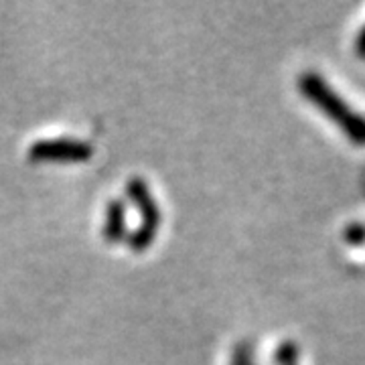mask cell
Returning <instances> with one entry per match:
<instances>
[{
	"label": "cell",
	"mask_w": 365,
	"mask_h": 365,
	"mask_svg": "<svg viewBox=\"0 0 365 365\" xmlns=\"http://www.w3.org/2000/svg\"><path fill=\"white\" fill-rule=\"evenodd\" d=\"M299 91L302 98L333 122L339 132L357 146H365V116L349 106L339 91L329 86L321 73L307 71L299 78Z\"/></svg>",
	"instance_id": "cell-1"
},
{
	"label": "cell",
	"mask_w": 365,
	"mask_h": 365,
	"mask_svg": "<svg viewBox=\"0 0 365 365\" xmlns=\"http://www.w3.org/2000/svg\"><path fill=\"white\" fill-rule=\"evenodd\" d=\"M294 357H297V347L292 343H284L278 351V361L284 365H292Z\"/></svg>",
	"instance_id": "cell-2"
},
{
	"label": "cell",
	"mask_w": 365,
	"mask_h": 365,
	"mask_svg": "<svg viewBox=\"0 0 365 365\" xmlns=\"http://www.w3.org/2000/svg\"><path fill=\"white\" fill-rule=\"evenodd\" d=\"M347 240H349L351 244H355V246H359L365 240V227H361V225H353V227H349V230H347Z\"/></svg>",
	"instance_id": "cell-3"
},
{
	"label": "cell",
	"mask_w": 365,
	"mask_h": 365,
	"mask_svg": "<svg viewBox=\"0 0 365 365\" xmlns=\"http://www.w3.org/2000/svg\"><path fill=\"white\" fill-rule=\"evenodd\" d=\"M355 53L359 59H365V26L359 31V35L355 39Z\"/></svg>",
	"instance_id": "cell-4"
}]
</instances>
